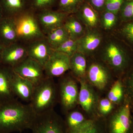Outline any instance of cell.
Instances as JSON below:
<instances>
[{"mask_svg": "<svg viewBox=\"0 0 133 133\" xmlns=\"http://www.w3.org/2000/svg\"><path fill=\"white\" fill-rule=\"evenodd\" d=\"M36 115L29 103L23 104L16 98L0 104V133L30 129Z\"/></svg>", "mask_w": 133, "mask_h": 133, "instance_id": "cell-1", "label": "cell"}, {"mask_svg": "<svg viewBox=\"0 0 133 133\" xmlns=\"http://www.w3.org/2000/svg\"><path fill=\"white\" fill-rule=\"evenodd\" d=\"M58 92L52 78L45 77L35 86L29 104L36 115L53 109L57 100Z\"/></svg>", "mask_w": 133, "mask_h": 133, "instance_id": "cell-2", "label": "cell"}, {"mask_svg": "<svg viewBox=\"0 0 133 133\" xmlns=\"http://www.w3.org/2000/svg\"><path fill=\"white\" fill-rule=\"evenodd\" d=\"M18 42L26 43L45 38L36 15L25 10L14 17Z\"/></svg>", "mask_w": 133, "mask_h": 133, "instance_id": "cell-3", "label": "cell"}, {"mask_svg": "<svg viewBox=\"0 0 133 133\" xmlns=\"http://www.w3.org/2000/svg\"><path fill=\"white\" fill-rule=\"evenodd\" d=\"M102 60L115 71L124 72L128 64V58L125 50L113 38L103 41L101 47Z\"/></svg>", "mask_w": 133, "mask_h": 133, "instance_id": "cell-4", "label": "cell"}, {"mask_svg": "<svg viewBox=\"0 0 133 133\" xmlns=\"http://www.w3.org/2000/svg\"><path fill=\"white\" fill-rule=\"evenodd\" d=\"M30 129L32 133H67L64 121L54 109L37 115Z\"/></svg>", "mask_w": 133, "mask_h": 133, "instance_id": "cell-5", "label": "cell"}, {"mask_svg": "<svg viewBox=\"0 0 133 133\" xmlns=\"http://www.w3.org/2000/svg\"><path fill=\"white\" fill-rule=\"evenodd\" d=\"M131 105L124 101L107 123L105 122L108 133H128L131 125Z\"/></svg>", "mask_w": 133, "mask_h": 133, "instance_id": "cell-6", "label": "cell"}, {"mask_svg": "<svg viewBox=\"0 0 133 133\" xmlns=\"http://www.w3.org/2000/svg\"><path fill=\"white\" fill-rule=\"evenodd\" d=\"M58 95L63 110L68 112L78 103L79 91L76 81L71 76H66L60 79Z\"/></svg>", "mask_w": 133, "mask_h": 133, "instance_id": "cell-7", "label": "cell"}, {"mask_svg": "<svg viewBox=\"0 0 133 133\" xmlns=\"http://www.w3.org/2000/svg\"><path fill=\"white\" fill-rule=\"evenodd\" d=\"M13 69L16 74L30 81L35 86L45 77L43 67L29 57Z\"/></svg>", "mask_w": 133, "mask_h": 133, "instance_id": "cell-8", "label": "cell"}, {"mask_svg": "<svg viewBox=\"0 0 133 133\" xmlns=\"http://www.w3.org/2000/svg\"><path fill=\"white\" fill-rule=\"evenodd\" d=\"M69 15L59 10L47 9L39 11L36 16L43 33L46 36L55 29L63 26Z\"/></svg>", "mask_w": 133, "mask_h": 133, "instance_id": "cell-9", "label": "cell"}, {"mask_svg": "<svg viewBox=\"0 0 133 133\" xmlns=\"http://www.w3.org/2000/svg\"><path fill=\"white\" fill-rule=\"evenodd\" d=\"M45 77L54 78L62 76L70 70V57L54 50L44 66Z\"/></svg>", "mask_w": 133, "mask_h": 133, "instance_id": "cell-10", "label": "cell"}, {"mask_svg": "<svg viewBox=\"0 0 133 133\" xmlns=\"http://www.w3.org/2000/svg\"><path fill=\"white\" fill-rule=\"evenodd\" d=\"M28 57L26 44L17 42L3 46L1 64L12 69Z\"/></svg>", "mask_w": 133, "mask_h": 133, "instance_id": "cell-11", "label": "cell"}, {"mask_svg": "<svg viewBox=\"0 0 133 133\" xmlns=\"http://www.w3.org/2000/svg\"><path fill=\"white\" fill-rule=\"evenodd\" d=\"M104 41V36L97 29H87L77 41V51L85 56L92 55L100 48Z\"/></svg>", "mask_w": 133, "mask_h": 133, "instance_id": "cell-12", "label": "cell"}, {"mask_svg": "<svg viewBox=\"0 0 133 133\" xmlns=\"http://www.w3.org/2000/svg\"><path fill=\"white\" fill-rule=\"evenodd\" d=\"M86 76L93 85L100 90L106 87L110 78V72L107 68L96 62L87 65Z\"/></svg>", "mask_w": 133, "mask_h": 133, "instance_id": "cell-13", "label": "cell"}, {"mask_svg": "<svg viewBox=\"0 0 133 133\" xmlns=\"http://www.w3.org/2000/svg\"><path fill=\"white\" fill-rule=\"evenodd\" d=\"M26 45L28 57L38 62L44 68L54 51L46 37L32 41Z\"/></svg>", "mask_w": 133, "mask_h": 133, "instance_id": "cell-14", "label": "cell"}, {"mask_svg": "<svg viewBox=\"0 0 133 133\" xmlns=\"http://www.w3.org/2000/svg\"><path fill=\"white\" fill-rule=\"evenodd\" d=\"M15 72L9 66L0 64V104L16 98L12 88Z\"/></svg>", "mask_w": 133, "mask_h": 133, "instance_id": "cell-15", "label": "cell"}, {"mask_svg": "<svg viewBox=\"0 0 133 133\" xmlns=\"http://www.w3.org/2000/svg\"><path fill=\"white\" fill-rule=\"evenodd\" d=\"M13 92L16 97L24 102L31 101L35 86L30 81L23 78L15 72L12 83Z\"/></svg>", "mask_w": 133, "mask_h": 133, "instance_id": "cell-16", "label": "cell"}, {"mask_svg": "<svg viewBox=\"0 0 133 133\" xmlns=\"http://www.w3.org/2000/svg\"><path fill=\"white\" fill-rule=\"evenodd\" d=\"M87 29H97L100 24V14L86 2L81 5L74 14Z\"/></svg>", "mask_w": 133, "mask_h": 133, "instance_id": "cell-17", "label": "cell"}, {"mask_svg": "<svg viewBox=\"0 0 133 133\" xmlns=\"http://www.w3.org/2000/svg\"><path fill=\"white\" fill-rule=\"evenodd\" d=\"M80 88L79 91L78 103L85 112L91 113L95 109L97 98L95 92L84 79H79Z\"/></svg>", "mask_w": 133, "mask_h": 133, "instance_id": "cell-18", "label": "cell"}, {"mask_svg": "<svg viewBox=\"0 0 133 133\" xmlns=\"http://www.w3.org/2000/svg\"><path fill=\"white\" fill-rule=\"evenodd\" d=\"M0 42L3 46L18 42L14 17L3 16L0 20Z\"/></svg>", "mask_w": 133, "mask_h": 133, "instance_id": "cell-19", "label": "cell"}, {"mask_svg": "<svg viewBox=\"0 0 133 133\" xmlns=\"http://www.w3.org/2000/svg\"><path fill=\"white\" fill-rule=\"evenodd\" d=\"M84 26L75 15L71 14L66 17L63 26L68 32L70 38L76 41L85 33L86 30Z\"/></svg>", "mask_w": 133, "mask_h": 133, "instance_id": "cell-20", "label": "cell"}, {"mask_svg": "<svg viewBox=\"0 0 133 133\" xmlns=\"http://www.w3.org/2000/svg\"><path fill=\"white\" fill-rule=\"evenodd\" d=\"M86 56L77 52L70 57V70L73 76L79 79L86 76L87 68Z\"/></svg>", "mask_w": 133, "mask_h": 133, "instance_id": "cell-21", "label": "cell"}, {"mask_svg": "<svg viewBox=\"0 0 133 133\" xmlns=\"http://www.w3.org/2000/svg\"><path fill=\"white\" fill-rule=\"evenodd\" d=\"M4 16L14 17L26 10L27 0H1Z\"/></svg>", "mask_w": 133, "mask_h": 133, "instance_id": "cell-22", "label": "cell"}, {"mask_svg": "<svg viewBox=\"0 0 133 133\" xmlns=\"http://www.w3.org/2000/svg\"><path fill=\"white\" fill-rule=\"evenodd\" d=\"M88 119L78 128L67 133H108L105 122Z\"/></svg>", "mask_w": 133, "mask_h": 133, "instance_id": "cell-23", "label": "cell"}, {"mask_svg": "<svg viewBox=\"0 0 133 133\" xmlns=\"http://www.w3.org/2000/svg\"><path fill=\"white\" fill-rule=\"evenodd\" d=\"M49 44L55 50L62 43L70 38L68 32L64 26L58 28L45 36Z\"/></svg>", "mask_w": 133, "mask_h": 133, "instance_id": "cell-24", "label": "cell"}, {"mask_svg": "<svg viewBox=\"0 0 133 133\" xmlns=\"http://www.w3.org/2000/svg\"><path fill=\"white\" fill-rule=\"evenodd\" d=\"M68 112L64 121L67 132L78 128L88 119L78 111L71 110Z\"/></svg>", "mask_w": 133, "mask_h": 133, "instance_id": "cell-25", "label": "cell"}, {"mask_svg": "<svg viewBox=\"0 0 133 133\" xmlns=\"http://www.w3.org/2000/svg\"><path fill=\"white\" fill-rule=\"evenodd\" d=\"M125 90L123 82L121 79L116 81L109 91L108 99L112 102L119 104L124 102Z\"/></svg>", "mask_w": 133, "mask_h": 133, "instance_id": "cell-26", "label": "cell"}, {"mask_svg": "<svg viewBox=\"0 0 133 133\" xmlns=\"http://www.w3.org/2000/svg\"><path fill=\"white\" fill-rule=\"evenodd\" d=\"M100 14V24L104 30L108 31L112 29L117 24L118 15L104 10Z\"/></svg>", "mask_w": 133, "mask_h": 133, "instance_id": "cell-27", "label": "cell"}, {"mask_svg": "<svg viewBox=\"0 0 133 133\" xmlns=\"http://www.w3.org/2000/svg\"><path fill=\"white\" fill-rule=\"evenodd\" d=\"M85 0H59L58 10L68 14H74Z\"/></svg>", "mask_w": 133, "mask_h": 133, "instance_id": "cell-28", "label": "cell"}, {"mask_svg": "<svg viewBox=\"0 0 133 133\" xmlns=\"http://www.w3.org/2000/svg\"><path fill=\"white\" fill-rule=\"evenodd\" d=\"M123 82L125 90L124 101L129 103L131 106L133 104V68Z\"/></svg>", "mask_w": 133, "mask_h": 133, "instance_id": "cell-29", "label": "cell"}, {"mask_svg": "<svg viewBox=\"0 0 133 133\" xmlns=\"http://www.w3.org/2000/svg\"><path fill=\"white\" fill-rule=\"evenodd\" d=\"M54 50L64 53L70 57L77 51V41L69 38Z\"/></svg>", "mask_w": 133, "mask_h": 133, "instance_id": "cell-30", "label": "cell"}, {"mask_svg": "<svg viewBox=\"0 0 133 133\" xmlns=\"http://www.w3.org/2000/svg\"><path fill=\"white\" fill-rule=\"evenodd\" d=\"M118 15L124 21L133 20V1L125 0Z\"/></svg>", "mask_w": 133, "mask_h": 133, "instance_id": "cell-31", "label": "cell"}, {"mask_svg": "<svg viewBox=\"0 0 133 133\" xmlns=\"http://www.w3.org/2000/svg\"><path fill=\"white\" fill-rule=\"evenodd\" d=\"M125 0H107L104 10L118 15Z\"/></svg>", "mask_w": 133, "mask_h": 133, "instance_id": "cell-32", "label": "cell"}, {"mask_svg": "<svg viewBox=\"0 0 133 133\" xmlns=\"http://www.w3.org/2000/svg\"><path fill=\"white\" fill-rule=\"evenodd\" d=\"M57 0H32L31 6L35 9L39 10L50 9Z\"/></svg>", "mask_w": 133, "mask_h": 133, "instance_id": "cell-33", "label": "cell"}, {"mask_svg": "<svg viewBox=\"0 0 133 133\" xmlns=\"http://www.w3.org/2000/svg\"><path fill=\"white\" fill-rule=\"evenodd\" d=\"M121 33L126 40L133 45V20L124 25Z\"/></svg>", "mask_w": 133, "mask_h": 133, "instance_id": "cell-34", "label": "cell"}, {"mask_svg": "<svg viewBox=\"0 0 133 133\" xmlns=\"http://www.w3.org/2000/svg\"><path fill=\"white\" fill-rule=\"evenodd\" d=\"M112 103L108 98L103 99L100 100L98 108L101 114L103 115L109 114L114 108Z\"/></svg>", "mask_w": 133, "mask_h": 133, "instance_id": "cell-35", "label": "cell"}, {"mask_svg": "<svg viewBox=\"0 0 133 133\" xmlns=\"http://www.w3.org/2000/svg\"><path fill=\"white\" fill-rule=\"evenodd\" d=\"M107 0H85V1L91 6L99 13L102 12L105 9Z\"/></svg>", "mask_w": 133, "mask_h": 133, "instance_id": "cell-36", "label": "cell"}, {"mask_svg": "<svg viewBox=\"0 0 133 133\" xmlns=\"http://www.w3.org/2000/svg\"><path fill=\"white\" fill-rule=\"evenodd\" d=\"M128 133H133V112L132 113V118H131V125Z\"/></svg>", "mask_w": 133, "mask_h": 133, "instance_id": "cell-37", "label": "cell"}, {"mask_svg": "<svg viewBox=\"0 0 133 133\" xmlns=\"http://www.w3.org/2000/svg\"><path fill=\"white\" fill-rule=\"evenodd\" d=\"M3 16H4V15H3V11L2 6L0 0V20L2 19Z\"/></svg>", "mask_w": 133, "mask_h": 133, "instance_id": "cell-38", "label": "cell"}, {"mask_svg": "<svg viewBox=\"0 0 133 133\" xmlns=\"http://www.w3.org/2000/svg\"><path fill=\"white\" fill-rule=\"evenodd\" d=\"M3 45L0 42V64H1L2 53Z\"/></svg>", "mask_w": 133, "mask_h": 133, "instance_id": "cell-39", "label": "cell"}, {"mask_svg": "<svg viewBox=\"0 0 133 133\" xmlns=\"http://www.w3.org/2000/svg\"><path fill=\"white\" fill-rule=\"evenodd\" d=\"M131 111H132V113L133 112V104L131 105Z\"/></svg>", "mask_w": 133, "mask_h": 133, "instance_id": "cell-40", "label": "cell"}, {"mask_svg": "<svg viewBox=\"0 0 133 133\" xmlns=\"http://www.w3.org/2000/svg\"><path fill=\"white\" fill-rule=\"evenodd\" d=\"M126 1H133V0H126Z\"/></svg>", "mask_w": 133, "mask_h": 133, "instance_id": "cell-41", "label": "cell"}]
</instances>
